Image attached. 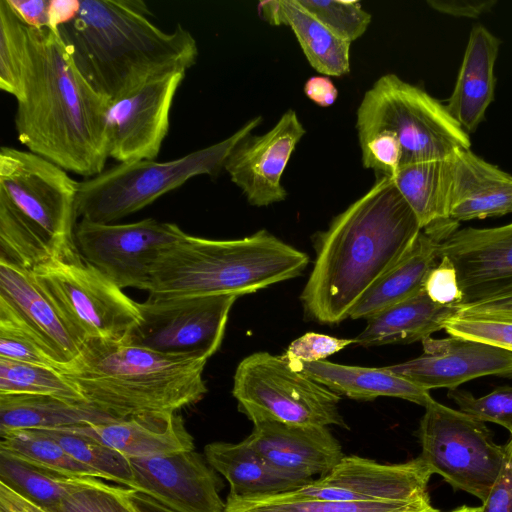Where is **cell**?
<instances>
[{"mask_svg":"<svg viewBox=\"0 0 512 512\" xmlns=\"http://www.w3.org/2000/svg\"><path fill=\"white\" fill-rule=\"evenodd\" d=\"M421 225L390 176L315 235L316 257L300 295L305 315L335 325L411 249Z\"/></svg>","mask_w":512,"mask_h":512,"instance_id":"obj_1","label":"cell"},{"mask_svg":"<svg viewBox=\"0 0 512 512\" xmlns=\"http://www.w3.org/2000/svg\"><path fill=\"white\" fill-rule=\"evenodd\" d=\"M29 41L25 93L15 114L18 139L28 151L67 172L94 177L109 157L110 101L80 74L56 29L29 28Z\"/></svg>","mask_w":512,"mask_h":512,"instance_id":"obj_2","label":"cell"},{"mask_svg":"<svg viewBox=\"0 0 512 512\" xmlns=\"http://www.w3.org/2000/svg\"><path fill=\"white\" fill-rule=\"evenodd\" d=\"M141 0H79L69 20L55 29L80 74L110 102L147 79L187 70L198 57L192 34L171 32L150 20Z\"/></svg>","mask_w":512,"mask_h":512,"instance_id":"obj_3","label":"cell"},{"mask_svg":"<svg viewBox=\"0 0 512 512\" xmlns=\"http://www.w3.org/2000/svg\"><path fill=\"white\" fill-rule=\"evenodd\" d=\"M208 359L159 353L127 340H90L62 373L85 402L115 418L177 412L207 393Z\"/></svg>","mask_w":512,"mask_h":512,"instance_id":"obj_4","label":"cell"},{"mask_svg":"<svg viewBox=\"0 0 512 512\" xmlns=\"http://www.w3.org/2000/svg\"><path fill=\"white\" fill-rule=\"evenodd\" d=\"M79 182L30 151L0 148V261L34 270L79 252Z\"/></svg>","mask_w":512,"mask_h":512,"instance_id":"obj_5","label":"cell"},{"mask_svg":"<svg viewBox=\"0 0 512 512\" xmlns=\"http://www.w3.org/2000/svg\"><path fill=\"white\" fill-rule=\"evenodd\" d=\"M308 263L306 253L267 230L233 240L185 233L158 258L148 292L157 299L239 297L293 279Z\"/></svg>","mask_w":512,"mask_h":512,"instance_id":"obj_6","label":"cell"},{"mask_svg":"<svg viewBox=\"0 0 512 512\" xmlns=\"http://www.w3.org/2000/svg\"><path fill=\"white\" fill-rule=\"evenodd\" d=\"M262 122L250 119L228 138L177 159L119 163L79 182L76 212L81 220L109 224L135 213L190 178L215 175L232 148Z\"/></svg>","mask_w":512,"mask_h":512,"instance_id":"obj_7","label":"cell"},{"mask_svg":"<svg viewBox=\"0 0 512 512\" xmlns=\"http://www.w3.org/2000/svg\"><path fill=\"white\" fill-rule=\"evenodd\" d=\"M359 140L391 132L402 148V164L442 160L471 141L445 105L395 74H385L366 91L357 109Z\"/></svg>","mask_w":512,"mask_h":512,"instance_id":"obj_8","label":"cell"},{"mask_svg":"<svg viewBox=\"0 0 512 512\" xmlns=\"http://www.w3.org/2000/svg\"><path fill=\"white\" fill-rule=\"evenodd\" d=\"M232 395L252 423L348 429L338 407L340 395L292 368L283 356L261 351L245 357L236 368Z\"/></svg>","mask_w":512,"mask_h":512,"instance_id":"obj_9","label":"cell"},{"mask_svg":"<svg viewBox=\"0 0 512 512\" xmlns=\"http://www.w3.org/2000/svg\"><path fill=\"white\" fill-rule=\"evenodd\" d=\"M417 431L420 457L454 489L483 503L504 463L505 445H498L483 421L432 399Z\"/></svg>","mask_w":512,"mask_h":512,"instance_id":"obj_10","label":"cell"},{"mask_svg":"<svg viewBox=\"0 0 512 512\" xmlns=\"http://www.w3.org/2000/svg\"><path fill=\"white\" fill-rule=\"evenodd\" d=\"M33 271L83 343L122 340L140 319L137 302L79 252Z\"/></svg>","mask_w":512,"mask_h":512,"instance_id":"obj_11","label":"cell"},{"mask_svg":"<svg viewBox=\"0 0 512 512\" xmlns=\"http://www.w3.org/2000/svg\"><path fill=\"white\" fill-rule=\"evenodd\" d=\"M238 297L214 295L137 302L140 319L124 338L159 353L209 359L220 348Z\"/></svg>","mask_w":512,"mask_h":512,"instance_id":"obj_12","label":"cell"},{"mask_svg":"<svg viewBox=\"0 0 512 512\" xmlns=\"http://www.w3.org/2000/svg\"><path fill=\"white\" fill-rule=\"evenodd\" d=\"M184 234L178 225L152 218L128 224L80 220L75 240L81 256L118 287L148 291L158 258Z\"/></svg>","mask_w":512,"mask_h":512,"instance_id":"obj_13","label":"cell"},{"mask_svg":"<svg viewBox=\"0 0 512 512\" xmlns=\"http://www.w3.org/2000/svg\"><path fill=\"white\" fill-rule=\"evenodd\" d=\"M185 70L155 75L110 102L108 156L119 163L154 160L170 127V111Z\"/></svg>","mask_w":512,"mask_h":512,"instance_id":"obj_14","label":"cell"},{"mask_svg":"<svg viewBox=\"0 0 512 512\" xmlns=\"http://www.w3.org/2000/svg\"><path fill=\"white\" fill-rule=\"evenodd\" d=\"M432 475L420 456L402 463H381L345 455L327 474L295 490L303 496L326 501H412L429 497L428 483Z\"/></svg>","mask_w":512,"mask_h":512,"instance_id":"obj_15","label":"cell"},{"mask_svg":"<svg viewBox=\"0 0 512 512\" xmlns=\"http://www.w3.org/2000/svg\"><path fill=\"white\" fill-rule=\"evenodd\" d=\"M305 133L296 112L289 109L271 130L249 134L232 148L223 168L251 205L266 207L286 199L281 178Z\"/></svg>","mask_w":512,"mask_h":512,"instance_id":"obj_16","label":"cell"},{"mask_svg":"<svg viewBox=\"0 0 512 512\" xmlns=\"http://www.w3.org/2000/svg\"><path fill=\"white\" fill-rule=\"evenodd\" d=\"M0 316L30 333L62 372L77 359L84 345L34 271L1 261Z\"/></svg>","mask_w":512,"mask_h":512,"instance_id":"obj_17","label":"cell"},{"mask_svg":"<svg viewBox=\"0 0 512 512\" xmlns=\"http://www.w3.org/2000/svg\"><path fill=\"white\" fill-rule=\"evenodd\" d=\"M136 491L174 512H225L221 481L206 458L195 452L130 459Z\"/></svg>","mask_w":512,"mask_h":512,"instance_id":"obj_18","label":"cell"},{"mask_svg":"<svg viewBox=\"0 0 512 512\" xmlns=\"http://www.w3.org/2000/svg\"><path fill=\"white\" fill-rule=\"evenodd\" d=\"M422 342L423 353L403 363L386 366L391 372L430 391L457 389L486 375L512 377V353L501 348L455 336Z\"/></svg>","mask_w":512,"mask_h":512,"instance_id":"obj_19","label":"cell"},{"mask_svg":"<svg viewBox=\"0 0 512 512\" xmlns=\"http://www.w3.org/2000/svg\"><path fill=\"white\" fill-rule=\"evenodd\" d=\"M243 440L274 470L302 482L327 474L345 456L326 426L260 420Z\"/></svg>","mask_w":512,"mask_h":512,"instance_id":"obj_20","label":"cell"},{"mask_svg":"<svg viewBox=\"0 0 512 512\" xmlns=\"http://www.w3.org/2000/svg\"><path fill=\"white\" fill-rule=\"evenodd\" d=\"M458 273L465 301L512 280V222L491 228L456 229L438 244Z\"/></svg>","mask_w":512,"mask_h":512,"instance_id":"obj_21","label":"cell"},{"mask_svg":"<svg viewBox=\"0 0 512 512\" xmlns=\"http://www.w3.org/2000/svg\"><path fill=\"white\" fill-rule=\"evenodd\" d=\"M448 215L455 222L512 212V175L469 150L448 158Z\"/></svg>","mask_w":512,"mask_h":512,"instance_id":"obj_22","label":"cell"},{"mask_svg":"<svg viewBox=\"0 0 512 512\" xmlns=\"http://www.w3.org/2000/svg\"><path fill=\"white\" fill-rule=\"evenodd\" d=\"M129 459L194 450V439L176 412H148L115 421L71 427Z\"/></svg>","mask_w":512,"mask_h":512,"instance_id":"obj_23","label":"cell"},{"mask_svg":"<svg viewBox=\"0 0 512 512\" xmlns=\"http://www.w3.org/2000/svg\"><path fill=\"white\" fill-rule=\"evenodd\" d=\"M501 40L482 25L472 28L453 92L445 105L470 134L485 120L494 100V67Z\"/></svg>","mask_w":512,"mask_h":512,"instance_id":"obj_24","label":"cell"},{"mask_svg":"<svg viewBox=\"0 0 512 512\" xmlns=\"http://www.w3.org/2000/svg\"><path fill=\"white\" fill-rule=\"evenodd\" d=\"M288 363L334 393L354 400L371 401L378 397H394L425 407L433 399L428 390L391 372L386 366L370 368L326 360Z\"/></svg>","mask_w":512,"mask_h":512,"instance_id":"obj_25","label":"cell"},{"mask_svg":"<svg viewBox=\"0 0 512 512\" xmlns=\"http://www.w3.org/2000/svg\"><path fill=\"white\" fill-rule=\"evenodd\" d=\"M258 12L270 25L290 27L307 61L319 73L339 77L350 72L351 43L333 34L297 0L261 1Z\"/></svg>","mask_w":512,"mask_h":512,"instance_id":"obj_26","label":"cell"},{"mask_svg":"<svg viewBox=\"0 0 512 512\" xmlns=\"http://www.w3.org/2000/svg\"><path fill=\"white\" fill-rule=\"evenodd\" d=\"M458 313L457 306L433 302L424 289L367 320L354 339L363 347L423 341L444 329L445 321Z\"/></svg>","mask_w":512,"mask_h":512,"instance_id":"obj_27","label":"cell"},{"mask_svg":"<svg viewBox=\"0 0 512 512\" xmlns=\"http://www.w3.org/2000/svg\"><path fill=\"white\" fill-rule=\"evenodd\" d=\"M439 242L422 230L408 253L359 299L349 318L368 320L422 291L438 263Z\"/></svg>","mask_w":512,"mask_h":512,"instance_id":"obj_28","label":"cell"},{"mask_svg":"<svg viewBox=\"0 0 512 512\" xmlns=\"http://www.w3.org/2000/svg\"><path fill=\"white\" fill-rule=\"evenodd\" d=\"M85 403L30 394L0 395V436L22 430H55L115 421Z\"/></svg>","mask_w":512,"mask_h":512,"instance_id":"obj_29","label":"cell"},{"mask_svg":"<svg viewBox=\"0 0 512 512\" xmlns=\"http://www.w3.org/2000/svg\"><path fill=\"white\" fill-rule=\"evenodd\" d=\"M209 465L229 483V494L252 496L298 489L307 482L280 474L244 440L239 443L212 442L205 446Z\"/></svg>","mask_w":512,"mask_h":512,"instance_id":"obj_30","label":"cell"},{"mask_svg":"<svg viewBox=\"0 0 512 512\" xmlns=\"http://www.w3.org/2000/svg\"><path fill=\"white\" fill-rule=\"evenodd\" d=\"M225 512H442L430 497L412 501L340 502L319 500L296 490L235 496L228 494Z\"/></svg>","mask_w":512,"mask_h":512,"instance_id":"obj_31","label":"cell"},{"mask_svg":"<svg viewBox=\"0 0 512 512\" xmlns=\"http://www.w3.org/2000/svg\"><path fill=\"white\" fill-rule=\"evenodd\" d=\"M448 158L406 164L390 176L422 230L455 222L448 215Z\"/></svg>","mask_w":512,"mask_h":512,"instance_id":"obj_32","label":"cell"},{"mask_svg":"<svg viewBox=\"0 0 512 512\" xmlns=\"http://www.w3.org/2000/svg\"><path fill=\"white\" fill-rule=\"evenodd\" d=\"M97 481L94 477L63 474L0 449V482L46 510Z\"/></svg>","mask_w":512,"mask_h":512,"instance_id":"obj_33","label":"cell"},{"mask_svg":"<svg viewBox=\"0 0 512 512\" xmlns=\"http://www.w3.org/2000/svg\"><path fill=\"white\" fill-rule=\"evenodd\" d=\"M30 65L29 28L0 0V89L22 99Z\"/></svg>","mask_w":512,"mask_h":512,"instance_id":"obj_34","label":"cell"},{"mask_svg":"<svg viewBox=\"0 0 512 512\" xmlns=\"http://www.w3.org/2000/svg\"><path fill=\"white\" fill-rule=\"evenodd\" d=\"M42 431L77 461L97 471L103 480L112 481L136 491L130 459L122 453L71 427Z\"/></svg>","mask_w":512,"mask_h":512,"instance_id":"obj_35","label":"cell"},{"mask_svg":"<svg viewBox=\"0 0 512 512\" xmlns=\"http://www.w3.org/2000/svg\"><path fill=\"white\" fill-rule=\"evenodd\" d=\"M10 394L53 396L87 404L62 371L0 358V395Z\"/></svg>","mask_w":512,"mask_h":512,"instance_id":"obj_36","label":"cell"},{"mask_svg":"<svg viewBox=\"0 0 512 512\" xmlns=\"http://www.w3.org/2000/svg\"><path fill=\"white\" fill-rule=\"evenodd\" d=\"M0 449L63 474L102 479L97 471L77 461L42 430H22L1 437Z\"/></svg>","mask_w":512,"mask_h":512,"instance_id":"obj_37","label":"cell"},{"mask_svg":"<svg viewBox=\"0 0 512 512\" xmlns=\"http://www.w3.org/2000/svg\"><path fill=\"white\" fill-rule=\"evenodd\" d=\"M135 490L98 480L64 498L50 512H147L134 497Z\"/></svg>","mask_w":512,"mask_h":512,"instance_id":"obj_38","label":"cell"},{"mask_svg":"<svg viewBox=\"0 0 512 512\" xmlns=\"http://www.w3.org/2000/svg\"><path fill=\"white\" fill-rule=\"evenodd\" d=\"M298 3L337 37L352 42L361 37L372 16L359 1L297 0Z\"/></svg>","mask_w":512,"mask_h":512,"instance_id":"obj_39","label":"cell"},{"mask_svg":"<svg viewBox=\"0 0 512 512\" xmlns=\"http://www.w3.org/2000/svg\"><path fill=\"white\" fill-rule=\"evenodd\" d=\"M450 336L489 344L512 353V317L459 314L445 321Z\"/></svg>","mask_w":512,"mask_h":512,"instance_id":"obj_40","label":"cell"},{"mask_svg":"<svg viewBox=\"0 0 512 512\" xmlns=\"http://www.w3.org/2000/svg\"><path fill=\"white\" fill-rule=\"evenodd\" d=\"M448 397L458 405L460 411L480 421L499 424L512 436V386L497 387L481 397L453 389L449 390Z\"/></svg>","mask_w":512,"mask_h":512,"instance_id":"obj_41","label":"cell"},{"mask_svg":"<svg viewBox=\"0 0 512 512\" xmlns=\"http://www.w3.org/2000/svg\"><path fill=\"white\" fill-rule=\"evenodd\" d=\"M0 358L62 371L30 333L4 316H0Z\"/></svg>","mask_w":512,"mask_h":512,"instance_id":"obj_42","label":"cell"},{"mask_svg":"<svg viewBox=\"0 0 512 512\" xmlns=\"http://www.w3.org/2000/svg\"><path fill=\"white\" fill-rule=\"evenodd\" d=\"M362 164L372 169L376 177L393 176L402 164V148L397 138L387 131L359 140Z\"/></svg>","mask_w":512,"mask_h":512,"instance_id":"obj_43","label":"cell"},{"mask_svg":"<svg viewBox=\"0 0 512 512\" xmlns=\"http://www.w3.org/2000/svg\"><path fill=\"white\" fill-rule=\"evenodd\" d=\"M439 262L428 273L424 291L435 303L445 306H458L464 300L458 273L453 262L439 257Z\"/></svg>","mask_w":512,"mask_h":512,"instance_id":"obj_44","label":"cell"},{"mask_svg":"<svg viewBox=\"0 0 512 512\" xmlns=\"http://www.w3.org/2000/svg\"><path fill=\"white\" fill-rule=\"evenodd\" d=\"M355 343L354 339L337 338L316 332H307L290 343L284 355L290 362H316Z\"/></svg>","mask_w":512,"mask_h":512,"instance_id":"obj_45","label":"cell"},{"mask_svg":"<svg viewBox=\"0 0 512 512\" xmlns=\"http://www.w3.org/2000/svg\"><path fill=\"white\" fill-rule=\"evenodd\" d=\"M457 307L459 314L512 317V280L486 289Z\"/></svg>","mask_w":512,"mask_h":512,"instance_id":"obj_46","label":"cell"},{"mask_svg":"<svg viewBox=\"0 0 512 512\" xmlns=\"http://www.w3.org/2000/svg\"><path fill=\"white\" fill-rule=\"evenodd\" d=\"M481 507V512H512V437L505 444L502 469Z\"/></svg>","mask_w":512,"mask_h":512,"instance_id":"obj_47","label":"cell"},{"mask_svg":"<svg viewBox=\"0 0 512 512\" xmlns=\"http://www.w3.org/2000/svg\"><path fill=\"white\" fill-rule=\"evenodd\" d=\"M17 17L29 28H52L51 0H7Z\"/></svg>","mask_w":512,"mask_h":512,"instance_id":"obj_48","label":"cell"},{"mask_svg":"<svg viewBox=\"0 0 512 512\" xmlns=\"http://www.w3.org/2000/svg\"><path fill=\"white\" fill-rule=\"evenodd\" d=\"M435 11L453 17L478 18L490 12L497 4L495 0H428Z\"/></svg>","mask_w":512,"mask_h":512,"instance_id":"obj_49","label":"cell"},{"mask_svg":"<svg viewBox=\"0 0 512 512\" xmlns=\"http://www.w3.org/2000/svg\"><path fill=\"white\" fill-rule=\"evenodd\" d=\"M306 96L321 107H329L336 101L338 91L332 80L326 76H312L304 85Z\"/></svg>","mask_w":512,"mask_h":512,"instance_id":"obj_50","label":"cell"},{"mask_svg":"<svg viewBox=\"0 0 512 512\" xmlns=\"http://www.w3.org/2000/svg\"><path fill=\"white\" fill-rule=\"evenodd\" d=\"M0 512H50L0 482Z\"/></svg>","mask_w":512,"mask_h":512,"instance_id":"obj_51","label":"cell"},{"mask_svg":"<svg viewBox=\"0 0 512 512\" xmlns=\"http://www.w3.org/2000/svg\"><path fill=\"white\" fill-rule=\"evenodd\" d=\"M134 497L147 512H174L148 495L136 491Z\"/></svg>","mask_w":512,"mask_h":512,"instance_id":"obj_52","label":"cell"},{"mask_svg":"<svg viewBox=\"0 0 512 512\" xmlns=\"http://www.w3.org/2000/svg\"><path fill=\"white\" fill-rule=\"evenodd\" d=\"M482 507H470V506H460L454 510L448 511V512H481Z\"/></svg>","mask_w":512,"mask_h":512,"instance_id":"obj_53","label":"cell"},{"mask_svg":"<svg viewBox=\"0 0 512 512\" xmlns=\"http://www.w3.org/2000/svg\"><path fill=\"white\" fill-rule=\"evenodd\" d=\"M512 437V436H511Z\"/></svg>","mask_w":512,"mask_h":512,"instance_id":"obj_54","label":"cell"}]
</instances>
